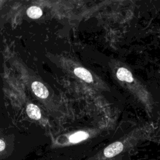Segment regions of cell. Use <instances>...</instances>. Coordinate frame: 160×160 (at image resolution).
<instances>
[{
  "mask_svg": "<svg viewBox=\"0 0 160 160\" xmlns=\"http://www.w3.org/2000/svg\"><path fill=\"white\" fill-rule=\"evenodd\" d=\"M28 16L32 19H38L42 16V11L38 6H31L27 10Z\"/></svg>",
  "mask_w": 160,
  "mask_h": 160,
  "instance_id": "8992f818",
  "label": "cell"
},
{
  "mask_svg": "<svg viewBox=\"0 0 160 160\" xmlns=\"http://www.w3.org/2000/svg\"><path fill=\"white\" fill-rule=\"evenodd\" d=\"M74 74L87 82H91L92 81V78L91 73L83 68H77L74 71Z\"/></svg>",
  "mask_w": 160,
  "mask_h": 160,
  "instance_id": "5b68a950",
  "label": "cell"
},
{
  "mask_svg": "<svg viewBox=\"0 0 160 160\" xmlns=\"http://www.w3.org/2000/svg\"><path fill=\"white\" fill-rule=\"evenodd\" d=\"M26 112L29 118L32 119H39L41 117V114L39 108L33 104H29L26 108Z\"/></svg>",
  "mask_w": 160,
  "mask_h": 160,
  "instance_id": "277c9868",
  "label": "cell"
},
{
  "mask_svg": "<svg viewBox=\"0 0 160 160\" xmlns=\"http://www.w3.org/2000/svg\"><path fill=\"white\" fill-rule=\"evenodd\" d=\"M89 135L84 131H78L69 137V141L72 143H76L84 140L88 138Z\"/></svg>",
  "mask_w": 160,
  "mask_h": 160,
  "instance_id": "52a82bcc",
  "label": "cell"
},
{
  "mask_svg": "<svg viewBox=\"0 0 160 160\" xmlns=\"http://www.w3.org/2000/svg\"><path fill=\"white\" fill-rule=\"evenodd\" d=\"M31 88L35 95L41 99H45L49 95L48 89L39 81H34L31 84Z\"/></svg>",
  "mask_w": 160,
  "mask_h": 160,
  "instance_id": "6da1fadb",
  "label": "cell"
},
{
  "mask_svg": "<svg viewBox=\"0 0 160 160\" xmlns=\"http://www.w3.org/2000/svg\"><path fill=\"white\" fill-rule=\"evenodd\" d=\"M118 78L123 81L131 82L133 81V78L131 72L124 68H120L118 69L116 73Z\"/></svg>",
  "mask_w": 160,
  "mask_h": 160,
  "instance_id": "3957f363",
  "label": "cell"
},
{
  "mask_svg": "<svg viewBox=\"0 0 160 160\" xmlns=\"http://www.w3.org/2000/svg\"><path fill=\"white\" fill-rule=\"evenodd\" d=\"M123 149V145L120 142H115L111 144L104 150V156L107 158H111L122 151Z\"/></svg>",
  "mask_w": 160,
  "mask_h": 160,
  "instance_id": "7a4b0ae2",
  "label": "cell"
},
{
  "mask_svg": "<svg viewBox=\"0 0 160 160\" xmlns=\"http://www.w3.org/2000/svg\"><path fill=\"white\" fill-rule=\"evenodd\" d=\"M5 146H6L5 142L2 140L0 139V151H2L5 148Z\"/></svg>",
  "mask_w": 160,
  "mask_h": 160,
  "instance_id": "ba28073f",
  "label": "cell"
}]
</instances>
